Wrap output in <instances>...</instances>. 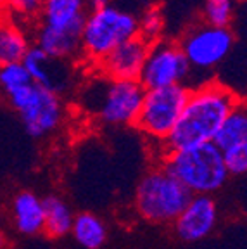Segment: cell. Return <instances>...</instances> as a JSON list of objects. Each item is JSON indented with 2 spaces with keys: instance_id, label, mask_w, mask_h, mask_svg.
Here are the masks:
<instances>
[{
  "instance_id": "cell-1",
  "label": "cell",
  "mask_w": 247,
  "mask_h": 249,
  "mask_svg": "<svg viewBox=\"0 0 247 249\" xmlns=\"http://www.w3.org/2000/svg\"><path fill=\"white\" fill-rule=\"evenodd\" d=\"M240 102L239 95L218 80H209L190 89L175 128L162 142L164 152L211 144L225 118Z\"/></svg>"
},
{
  "instance_id": "cell-2",
  "label": "cell",
  "mask_w": 247,
  "mask_h": 249,
  "mask_svg": "<svg viewBox=\"0 0 247 249\" xmlns=\"http://www.w3.org/2000/svg\"><path fill=\"white\" fill-rule=\"evenodd\" d=\"M162 170L185 187L192 196H211L228 178L221 151L212 144L166 152Z\"/></svg>"
},
{
  "instance_id": "cell-3",
  "label": "cell",
  "mask_w": 247,
  "mask_h": 249,
  "mask_svg": "<svg viewBox=\"0 0 247 249\" xmlns=\"http://www.w3.org/2000/svg\"><path fill=\"white\" fill-rule=\"evenodd\" d=\"M139 35V18L133 11L111 4L88 11L81 28V59L97 66L118 45Z\"/></svg>"
},
{
  "instance_id": "cell-4",
  "label": "cell",
  "mask_w": 247,
  "mask_h": 249,
  "mask_svg": "<svg viewBox=\"0 0 247 249\" xmlns=\"http://www.w3.org/2000/svg\"><path fill=\"white\" fill-rule=\"evenodd\" d=\"M143 87L139 82H123L97 76L87 83L83 90V102L90 113L102 123L112 126L133 124L143 99Z\"/></svg>"
},
{
  "instance_id": "cell-5",
  "label": "cell",
  "mask_w": 247,
  "mask_h": 249,
  "mask_svg": "<svg viewBox=\"0 0 247 249\" xmlns=\"http://www.w3.org/2000/svg\"><path fill=\"white\" fill-rule=\"evenodd\" d=\"M192 194L176 178L161 170L151 171L139 183L135 204L139 213L149 222H175L183 211Z\"/></svg>"
},
{
  "instance_id": "cell-6",
  "label": "cell",
  "mask_w": 247,
  "mask_h": 249,
  "mask_svg": "<svg viewBox=\"0 0 247 249\" xmlns=\"http://www.w3.org/2000/svg\"><path fill=\"white\" fill-rule=\"evenodd\" d=\"M237 35L232 28H218L209 24H195L183 33L178 42L189 62L190 71L197 74H211L232 54Z\"/></svg>"
},
{
  "instance_id": "cell-7",
  "label": "cell",
  "mask_w": 247,
  "mask_h": 249,
  "mask_svg": "<svg viewBox=\"0 0 247 249\" xmlns=\"http://www.w3.org/2000/svg\"><path fill=\"white\" fill-rule=\"evenodd\" d=\"M7 102L18 111L28 135L42 139L59 128L64 118V102L61 95L42 89L35 83H28L9 93Z\"/></svg>"
},
{
  "instance_id": "cell-8",
  "label": "cell",
  "mask_w": 247,
  "mask_h": 249,
  "mask_svg": "<svg viewBox=\"0 0 247 249\" xmlns=\"http://www.w3.org/2000/svg\"><path fill=\"white\" fill-rule=\"evenodd\" d=\"M189 92L190 87L187 85L145 90L142 106L133 124L147 137L162 144L182 114L189 99Z\"/></svg>"
},
{
  "instance_id": "cell-9",
  "label": "cell",
  "mask_w": 247,
  "mask_h": 249,
  "mask_svg": "<svg viewBox=\"0 0 247 249\" xmlns=\"http://www.w3.org/2000/svg\"><path fill=\"white\" fill-rule=\"evenodd\" d=\"M190 78L192 71L178 42L158 40L151 43L139 76V83L143 90L187 85Z\"/></svg>"
},
{
  "instance_id": "cell-10",
  "label": "cell",
  "mask_w": 247,
  "mask_h": 249,
  "mask_svg": "<svg viewBox=\"0 0 247 249\" xmlns=\"http://www.w3.org/2000/svg\"><path fill=\"white\" fill-rule=\"evenodd\" d=\"M151 43L145 42L142 36H133L112 52H109L99 64L97 70L101 76L109 80H123V82H139L143 61L147 57Z\"/></svg>"
},
{
  "instance_id": "cell-11",
  "label": "cell",
  "mask_w": 247,
  "mask_h": 249,
  "mask_svg": "<svg viewBox=\"0 0 247 249\" xmlns=\"http://www.w3.org/2000/svg\"><path fill=\"white\" fill-rule=\"evenodd\" d=\"M21 64L30 74L31 82L42 89L61 95L68 87L73 83V64L68 61H59L51 55H47L38 47L31 45Z\"/></svg>"
},
{
  "instance_id": "cell-12",
  "label": "cell",
  "mask_w": 247,
  "mask_h": 249,
  "mask_svg": "<svg viewBox=\"0 0 247 249\" xmlns=\"http://www.w3.org/2000/svg\"><path fill=\"white\" fill-rule=\"evenodd\" d=\"M218 222V208L211 196H192L187 206L175 220L180 239L195 242L208 237Z\"/></svg>"
},
{
  "instance_id": "cell-13",
  "label": "cell",
  "mask_w": 247,
  "mask_h": 249,
  "mask_svg": "<svg viewBox=\"0 0 247 249\" xmlns=\"http://www.w3.org/2000/svg\"><path fill=\"white\" fill-rule=\"evenodd\" d=\"M87 14L85 0H43L36 24L57 33L81 36Z\"/></svg>"
},
{
  "instance_id": "cell-14",
  "label": "cell",
  "mask_w": 247,
  "mask_h": 249,
  "mask_svg": "<svg viewBox=\"0 0 247 249\" xmlns=\"http://www.w3.org/2000/svg\"><path fill=\"white\" fill-rule=\"evenodd\" d=\"M16 229L24 235H35L43 230V206L42 199L33 192L24 191L16 196L12 202Z\"/></svg>"
},
{
  "instance_id": "cell-15",
  "label": "cell",
  "mask_w": 247,
  "mask_h": 249,
  "mask_svg": "<svg viewBox=\"0 0 247 249\" xmlns=\"http://www.w3.org/2000/svg\"><path fill=\"white\" fill-rule=\"evenodd\" d=\"M30 47V35L18 21H0V66L21 62Z\"/></svg>"
},
{
  "instance_id": "cell-16",
  "label": "cell",
  "mask_w": 247,
  "mask_h": 249,
  "mask_svg": "<svg viewBox=\"0 0 247 249\" xmlns=\"http://www.w3.org/2000/svg\"><path fill=\"white\" fill-rule=\"evenodd\" d=\"M242 142H247V109L246 104L240 102L225 118V121L221 123L216 135L212 139V144L220 151H225V149L242 144Z\"/></svg>"
},
{
  "instance_id": "cell-17",
  "label": "cell",
  "mask_w": 247,
  "mask_h": 249,
  "mask_svg": "<svg viewBox=\"0 0 247 249\" xmlns=\"http://www.w3.org/2000/svg\"><path fill=\"white\" fill-rule=\"evenodd\" d=\"M43 206V230L51 237H64L73 227V213L70 206L57 196H49L42 199Z\"/></svg>"
},
{
  "instance_id": "cell-18",
  "label": "cell",
  "mask_w": 247,
  "mask_h": 249,
  "mask_svg": "<svg viewBox=\"0 0 247 249\" xmlns=\"http://www.w3.org/2000/svg\"><path fill=\"white\" fill-rule=\"evenodd\" d=\"M74 239L87 249H99L104 246L107 230L101 218L92 213H81L73 218V227H71Z\"/></svg>"
},
{
  "instance_id": "cell-19",
  "label": "cell",
  "mask_w": 247,
  "mask_h": 249,
  "mask_svg": "<svg viewBox=\"0 0 247 249\" xmlns=\"http://www.w3.org/2000/svg\"><path fill=\"white\" fill-rule=\"evenodd\" d=\"M237 14V0H204L202 19L209 26L232 28Z\"/></svg>"
},
{
  "instance_id": "cell-20",
  "label": "cell",
  "mask_w": 247,
  "mask_h": 249,
  "mask_svg": "<svg viewBox=\"0 0 247 249\" xmlns=\"http://www.w3.org/2000/svg\"><path fill=\"white\" fill-rule=\"evenodd\" d=\"M137 18H139V36H142L149 43L162 40V35L166 31V18L159 5H149Z\"/></svg>"
},
{
  "instance_id": "cell-21",
  "label": "cell",
  "mask_w": 247,
  "mask_h": 249,
  "mask_svg": "<svg viewBox=\"0 0 247 249\" xmlns=\"http://www.w3.org/2000/svg\"><path fill=\"white\" fill-rule=\"evenodd\" d=\"M28 83H33V82H31L30 74H28V71L24 70V66L21 62L0 66V93L4 97H7L9 93L28 85Z\"/></svg>"
},
{
  "instance_id": "cell-22",
  "label": "cell",
  "mask_w": 247,
  "mask_h": 249,
  "mask_svg": "<svg viewBox=\"0 0 247 249\" xmlns=\"http://www.w3.org/2000/svg\"><path fill=\"white\" fill-rule=\"evenodd\" d=\"M221 156L228 175H244L247 171V142L225 149Z\"/></svg>"
},
{
  "instance_id": "cell-23",
  "label": "cell",
  "mask_w": 247,
  "mask_h": 249,
  "mask_svg": "<svg viewBox=\"0 0 247 249\" xmlns=\"http://www.w3.org/2000/svg\"><path fill=\"white\" fill-rule=\"evenodd\" d=\"M43 0H5L7 9L16 16L18 23H33L38 21Z\"/></svg>"
},
{
  "instance_id": "cell-24",
  "label": "cell",
  "mask_w": 247,
  "mask_h": 249,
  "mask_svg": "<svg viewBox=\"0 0 247 249\" xmlns=\"http://www.w3.org/2000/svg\"><path fill=\"white\" fill-rule=\"evenodd\" d=\"M85 4L88 11H95V9H102L106 5H111L112 0H85Z\"/></svg>"
},
{
  "instance_id": "cell-25",
  "label": "cell",
  "mask_w": 247,
  "mask_h": 249,
  "mask_svg": "<svg viewBox=\"0 0 247 249\" xmlns=\"http://www.w3.org/2000/svg\"><path fill=\"white\" fill-rule=\"evenodd\" d=\"M5 248V237L0 233V249H4Z\"/></svg>"
}]
</instances>
